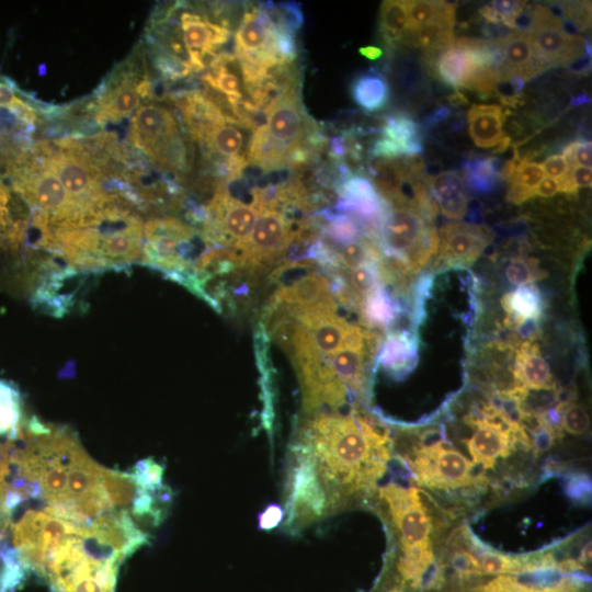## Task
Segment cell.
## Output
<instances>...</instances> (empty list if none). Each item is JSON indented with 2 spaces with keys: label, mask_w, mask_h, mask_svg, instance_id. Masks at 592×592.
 <instances>
[{
  "label": "cell",
  "mask_w": 592,
  "mask_h": 592,
  "mask_svg": "<svg viewBox=\"0 0 592 592\" xmlns=\"http://www.w3.org/2000/svg\"><path fill=\"white\" fill-rule=\"evenodd\" d=\"M134 146L160 169L182 172L186 148L172 112L160 104L141 105L133 115L129 129Z\"/></svg>",
  "instance_id": "5"
},
{
  "label": "cell",
  "mask_w": 592,
  "mask_h": 592,
  "mask_svg": "<svg viewBox=\"0 0 592 592\" xmlns=\"http://www.w3.org/2000/svg\"><path fill=\"white\" fill-rule=\"evenodd\" d=\"M417 358L415 339L403 331H391L384 340L377 363L389 374L402 376L413 368Z\"/></svg>",
  "instance_id": "22"
},
{
  "label": "cell",
  "mask_w": 592,
  "mask_h": 592,
  "mask_svg": "<svg viewBox=\"0 0 592 592\" xmlns=\"http://www.w3.org/2000/svg\"><path fill=\"white\" fill-rule=\"evenodd\" d=\"M451 115V109L446 106H441L431 113L428 118H425L426 126H435L443 119L447 118Z\"/></svg>",
  "instance_id": "46"
},
{
  "label": "cell",
  "mask_w": 592,
  "mask_h": 592,
  "mask_svg": "<svg viewBox=\"0 0 592 592\" xmlns=\"http://www.w3.org/2000/svg\"><path fill=\"white\" fill-rule=\"evenodd\" d=\"M591 65V52H588L580 60L568 66L569 70L574 73H587Z\"/></svg>",
  "instance_id": "48"
},
{
  "label": "cell",
  "mask_w": 592,
  "mask_h": 592,
  "mask_svg": "<svg viewBox=\"0 0 592 592\" xmlns=\"http://www.w3.org/2000/svg\"><path fill=\"white\" fill-rule=\"evenodd\" d=\"M540 276L543 272L537 267L534 259L517 257L512 259L505 267L506 280L515 286L532 284Z\"/></svg>",
  "instance_id": "36"
},
{
  "label": "cell",
  "mask_w": 592,
  "mask_h": 592,
  "mask_svg": "<svg viewBox=\"0 0 592 592\" xmlns=\"http://www.w3.org/2000/svg\"><path fill=\"white\" fill-rule=\"evenodd\" d=\"M503 162L497 157H471L462 168L467 185L479 193H490L500 183Z\"/></svg>",
  "instance_id": "27"
},
{
  "label": "cell",
  "mask_w": 592,
  "mask_h": 592,
  "mask_svg": "<svg viewBox=\"0 0 592 592\" xmlns=\"http://www.w3.org/2000/svg\"><path fill=\"white\" fill-rule=\"evenodd\" d=\"M358 53L369 60H377L383 56L384 50L378 46L368 45L360 47Z\"/></svg>",
  "instance_id": "49"
},
{
  "label": "cell",
  "mask_w": 592,
  "mask_h": 592,
  "mask_svg": "<svg viewBox=\"0 0 592 592\" xmlns=\"http://www.w3.org/2000/svg\"><path fill=\"white\" fill-rule=\"evenodd\" d=\"M429 192L441 213L449 219H462L467 214L468 197L465 181L457 171H444L426 178Z\"/></svg>",
  "instance_id": "18"
},
{
  "label": "cell",
  "mask_w": 592,
  "mask_h": 592,
  "mask_svg": "<svg viewBox=\"0 0 592 592\" xmlns=\"http://www.w3.org/2000/svg\"><path fill=\"white\" fill-rule=\"evenodd\" d=\"M350 92L353 101L366 112L383 110L390 96L389 84L385 76L373 68L352 79Z\"/></svg>",
  "instance_id": "23"
},
{
  "label": "cell",
  "mask_w": 592,
  "mask_h": 592,
  "mask_svg": "<svg viewBox=\"0 0 592 592\" xmlns=\"http://www.w3.org/2000/svg\"><path fill=\"white\" fill-rule=\"evenodd\" d=\"M195 230L174 217L148 220L144 225L141 263L162 271L179 282L193 271L189 254Z\"/></svg>",
  "instance_id": "6"
},
{
  "label": "cell",
  "mask_w": 592,
  "mask_h": 592,
  "mask_svg": "<svg viewBox=\"0 0 592 592\" xmlns=\"http://www.w3.org/2000/svg\"><path fill=\"white\" fill-rule=\"evenodd\" d=\"M509 114L499 104H474L467 112L469 135L477 147L498 146L506 136L503 123Z\"/></svg>",
  "instance_id": "19"
},
{
  "label": "cell",
  "mask_w": 592,
  "mask_h": 592,
  "mask_svg": "<svg viewBox=\"0 0 592 592\" xmlns=\"http://www.w3.org/2000/svg\"><path fill=\"white\" fill-rule=\"evenodd\" d=\"M501 305L506 312L505 325L516 330L527 322H537L544 311L542 295L534 283L506 293Z\"/></svg>",
  "instance_id": "21"
},
{
  "label": "cell",
  "mask_w": 592,
  "mask_h": 592,
  "mask_svg": "<svg viewBox=\"0 0 592 592\" xmlns=\"http://www.w3.org/2000/svg\"><path fill=\"white\" fill-rule=\"evenodd\" d=\"M406 7L409 36L436 20L456 23V7L445 1L410 0L406 1Z\"/></svg>",
  "instance_id": "28"
},
{
  "label": "cell",
  "mask_w": 592,
  "mask_h": 592,
  "mask_svg": "<svg viewBox=\"0 0 592 592\" xmlns=\"http://www.w3.org/2000/svg\"><path fill=\"white\" fill-rule=\"evenodd\" d=\"M235 55L237 59L253 61L266 69L282 64L274 48L273 26L259 4L243 12L235 33Z\"/></svg>",
  "instance_id": "12"
},
{
  "label": "cell",
  "mask_w": 592,
  "mask_h": 592,
  "mask_svg": "<svg viewBox=\"0 0 592 592\" xmlns=\"http://www.w3.org/2000/svg\"><path fill=\"white\" fill-rule=\"evenodd\" d=\"M526 33L537 59L546 70L556 66H570L591 52L590 41L565 33L561 20L543 4H536L531 11V25Z\"/></svg>",
  "instance_id": "7"
},
{
  "label": "cell",
  "mask_w": 592,
  "mask_h": 592,
  "mask_svg": "<svg viewBox=\"0 0 592 592\" xmlns=\"http://www.w3.org/2000/svg\"><path fill=\"white\" fill-rule=\"evenodd\" d=\"M243 143L239 126L229 122L219 124L204 141L210 153L225 159L247 157L242 155Z\"/></svg>",
  "instance_id": "32"
},
{
  "label": "cell",
  "mask_w": 592,
  "mask_h": 592,
  "mask_svg": "<svg viewBox=\"0 0 592 592\" xmlns=\"http://www.w3.org/2000/svg\"><path fill=\"white\" fill-rule=\"evenodd\" d=\"M127 474L136 487L147 491L156 492L166 486L163 483L164 466L151 457L138 460Z\"/></svg>",
  "instance_id": "35"
},
{
  "label": "cell",
  "mask_w": 592,
  "mask_h": 592,
  "mask_svg": "<svg viewBox=\"0 0 592 592\" xmlns=\"http://www.w3.org/2000/svg\"><path fill=\"white\" fill-rule=\"evenodd\" d=\"M22 428L21 391L13 383L0 378V440L15 441Z\"/></svg>",
  "instance_id": "26"
},
{
  "label": "cell",
  "mask_w": 592,
  "mask_h": 592,
  "mask_svg": "<svg viewBox=\"0 0 592 592\" xmlns=\"http://www.w3.org/2000/svg\"><path fill=\"white\" fill-rule=\"evenodd\" d=\"M378 264L371 263L362 265L352 270H346L348 272L343 274L350 289L361 303L367 295L382 285Z\"/></svg>",
  "instance_id": "34"
},
{
  "label": "cell",
  "mask_w": 592,
  "mask_h": 592,
  "mask_svg": "<svg viewBox=\"0 0 592 592\" xmlns=\"http://www.w3.org/2000/svg\"><path fill=\"white\" fill-rule=\"evenodd\" d=\"M570 167L582 166L591 168V141L577 139L568 144L561 153Z\"/></svg>",
  "instance_id": "41"
},
{
  "label": "cell",
  "mask_w": 592,
  "mask_h": 592,
  "mask_svg": "<svg viewBox=\"0 0 592 592\" xmlns=\"http://www.w3.org/2000/svg\"><path fill=\"white\" fill-rule=\"evenodd\" d=\"M138 83L126 77L106 92L100 103V119H119L134 113L140 104Z\"/></svg>",
  "instance_id": "25"
},
{
  "label": "cell",
  "mask_w": 592,
  "mask_h": 592,
  "mask_svg": "<svg viewBox=\"0 0 592 592\" xmlns=\"http://www.w3.org/2000/svg\"><path fill=\"white\" fill-rule=\"evenodd\" d=\"M544 173L559 183L569 172L570 166L561 153L547 157L542 163Z\"/></svg>",
  "instance_id": "43"
},
{
  "label": "cell",
  "mask_w": 592,
  "mask_h": 592,
  "mask_svg": "<svg viewBox=\"0 0 592 592\" xmlns=\"http://www.w3.org/2000/svg\"><path fill=\"white\" fill-rule=\"evenodd\" d=\"M544 170L540 163L531 161L524 157L520 160L510 184H515L527 192H531L535 197V189L544 178Z\"/></svg>",
  "instance_id": "37"
},
{
  "label": "cell",
  "mask_w": 592,
  "mask_h": 592,
  "mask_svg": "<svg viewBox=\"0 0 592 592\" xmlns=\"http://www.w3.org/2000/svg\"><path fill=\"white\" fill-rule=\"evenodd\" d=\"M378 246L385 257L403 262L413 275L437 253L439 234L417 209L389 204L380 224Z\"/></svg>",
  "instance_id": "4"
},
{
  "label": "cell",
  "mask_w": 592,
  "mask_h": 592,
  "mask_svg": "<svg viewBox=\"0 0 592 592\" xmlns=\"http://www.w3.org/2000/svg\"><path fill=\"white\" fill-rule=\"evenodd\" d=\"M177 104L191 136L201 143H204L219 124L226 122L204 92L183 93L178 98Z\"/></svg>",
  "instance_id": "17"
},
{
  "label": "cell",
  "mask_w": 592,
  "mask_h": 592,
  "mask_svg": "<svg viewBox=\"0 0 592 592\" xmlns=\"http://www.w3.org/2000/svg\"><path fill=\"white\" fill-rule=\"evenodd\" d=\"M570 175L577 189L591 187V183H592L591 168L582 167V166L571 167Z\"/></svg>",
  "instance_id": "44"
},
{
  "label": "cell",
  "mask_w": 592,
  "mask_h": 592,
  "mask_svg": "<svg viewBox=\"0 0 592 592\" xmlns=\"http://www.w3.org/2000/svg\"><path fill=\"white\" fill-rule=\"evenodd\" d=\"M454 27L455 23L436 20L420 27L410 36L413 44L431 57L454 43L456 38Z\"/></svg>",
  "instance_id": "30"
},
{
  "label": "cell",
  "mask_w": 592,
  "mask_h": 592,
  "mask_svg": "<svg viewBox=\"0 0 592 592\" xmlns=\"http://www.w3.org/2000/svg\"><path fill=\"white\" fill-rule=\"evenodd\" d=\"M497 41L502 52V61L497 70L499 82L512 78L526 82L546 70L537 59L526 32L514 30Z\"/></svg>",
  "instance_id": "14"
},
{
  "label": "cell",
  "mask_w": 592,
  "mask_h": 592,
  "mask_svg": "<svg viewBox=\"0 0 592 592\" xmlns=\"http://www.w3.org/2000/svg\"><path fill=\"white\" fill-rule=\"evenodd\" d=\"M558 192V183L556 180L547 177L538 183L535 189V196L553 197Z\"/></svg>",
  "instance_id": "45"
},
{
  "label": "cell",
  "mask_w": 592,
  "mask_h": 592,
  "mask_svg": "<svg viewBox=\"0 0 592 592\" xmlns=\"http://www.w3.org/2000/svg\"><path fill=\"white\" fill-rule=\"evenodd\" d=\"M378 345L367 333V343L363 346L342 348L323 356L335 375L362 403L367 405L371 398V379L368 373L369 356Z\"/></svg>",
  "instance_id": "13"
},
{
  "label": "cell",
  "mask_w": 592,
  "mask_h": 592,
  "mask_svg": "<svg viewBox=\"0 0 592 592\" xmlns=\"http://www.w3.org/2000/svg\"><path fill=\"white\" fill-rule=\"evenodd\" d=\"M45 163L88 215L94 216L111 203L102 191L99 173L80 158L71 153H57Z\"/></svg>",
  "instance_id": "10"
},
{
  "label": "cell",
  "mask_w": 592,
  "mask_h": 592,
  "mask_svg": "<svg viewBox=\"0 0 592 592\" xmlns=\"http://www.w3.org/2000/svg\"><path fill=\"white\" fill-rule=\"evenodd\" d=\"M269 300L289 307L328 311H337L338 308L331 283L319 271L309 272L288 285L277 287Z\"/></svg>",
  "instance_id": "15"
},
{
  "label": "cell",
  "mask_w": 592,
  "mask_h": 592,
  "mask_svg": "<svg viewBox=\"0 0 592 592\" xmlns=\"http://www.w3.org/2000/svg\"><path fill=\"white\" fill-rule=\"evenodd\" d=\"M513 372L521 387L530 389L554 388L549 364L542 356L538 346L531 341L523 342L516 349Z\"/></svg>",
  "instance_id": "20"
},
{
  "label": "cell",
  "mask_w": 592,
  "mask_h": 592,
  "mask_svg": "<svg viewBox=\"0 0 592 592\" xmlns=\"http://www.w3.org/2000/svg\"><path fill=\"white\" fill-rule=\"evenodd\" d=\"M498 83L496 69L491 67H479L465 83L464 88L480 94L482 98H487L496 93Z\"/></svg>",
  "instance_id": "40"
},
{
  "label": "cell",
  "mask_w": 592,
  "mask_h": 592,
  "mask_svg": "<svg viewBox=\"0 0 592 592\" xmlns=\"http://www.w3.org/2000/svg\"><path fill=\"white\" fill-rule=\"evenodd\" d=\"M380 136L392 141L403 157L422 153V134L420 125L405 113H395L385 117Z\"/></svg>",
  "instance_id": "24"
},
{
  "label": "cell",
  "mask_w": 592,
  "mask_h": 592,
  "mask_svg": "<svg viewBox=\"0 0 592 592\" xmlns=\"http://www.w3.org/2000/svg\"><path fill=\"white\" fill-rule=\"evenodd\" d=\"M478 12L486 23L494 25L500 24L499 14L491 4L482 5Z\"/></svg>",
  "instance_id": "47"
},
{
  "label": "cell",
  "mask_w": 592,
  "mask_h": 592,
  "mask_svg": "<svg viewBox=\"0 0 592 592\" xmlns=\"http://www.w3.org/2000/svg\"><path fill=\"white\" fill-rule=\"evenodd\" d=\"M261 11L275 27L283 29L296 35L304 23L299 3L296 2H262Z\"/></svg>",
  "instance_id": "33"
},
{
  "label": "cell",
  "mask_w": 592,
  "mask_h": 592,
  "mask_svg": "<svg viewBox=\"0 0 592 592\" xmlns=\"http://www.w3.org/2000/svg\"><path fill=\"white\" fill-rule=\"evenodd\" d=\"M123 558L91 544L76 531L46 555L39 576L52 592H115Z\"/></svg>",
  "instance_id": "2"
},
{
  "label": "cell",
  "mask_w": 592,
  "mask_h": 592,
  "mask_svg": "<svg viewBox=\"0 0 592 592\" xmlns=\"http://www.w3.org/2000/svg\"><path fill=\"white\" fill-rule=\"evenodd\" d=\"M360 312L363 322L374 328H387L394 322L397 314L395 304L383 285L362 300Z\"/></svg>",
  "instance_id": "31"
},
{
  "label": "cell",
  "mask_w": 592,
  "mask_h": 592,
  "mask_svg": "<svg viewBox=\"0 0 592 592\" xmlns=\"http://www.w3.org/2000/svg\"><path fill=\"white\" fill-rule=\"evenodd\" d=\"M379 31L389 47L396 46L409 36L406 0L382 2Z\"/></svg>",
  "instance_id": "29"
},
{
  "label": "cell",
  "mask_w": 592,
  "mask_h": 592,
  "mask_svg": "<svg viewBox=\"0 0 592 592\" xmlns=\"http://www.w3.org/2000/svg\"><path fill=\"white\" fill-rule=\"evenodd\" d=\"M388 433L356 410L301 413L283 480V531L299 534L363 494L384 475Z\"/></svg>",
  "instance_id": "1"
},
{
  "label": "cell",
  "mask_w": 592,
  "mask_h": 592,
  "mask_svg": "<svg viewBox=\"0 0 592 592\" xmlns=\"http://www.w3.org/2000/svg\"><path fill=\"white\" fill-rule=\"evenodd\" d=\"M284 516L283 506L271 503L258 514V527L263 531L273 530L284 521Z\"/></svg>",
  "instance_id": "42"
},
{
  "label": "cell",
  "mask_w": 592,
  "mask_h": 592,
  "mask_svg": "<svg viewBox=\"0 0 592 592\" xmlns=\"http://www.w3.org/2000/svg\"><path fill=\"white\" fill-rule=\"evenodd\" d=\"M182 41L189 54L216 53L231 36L230 30L197 13L184 11L180 15Z\"/></svg>",
  "instance_id": "16"
},
{
  "label": "cell",
  "mask_w": 592,
  "mask_h": 592,
  "mask_svg": "<svg viewBox=\"0 0 592 592\" xmlns=\"http://www.w3.org/2000/svg\"><path fill=\"white\" fill-rule=\"evenodd\" d=\"M448 102L454 106H459V105H464L468 103L466 96L459 91H456L453 94H451L448 96Z\"/></svg>",
  "instance_id": "50"
},
{
  "label": "cell",
  "mask_w": 592,
  "mask_h": 592,
  "mask_svg": "<svg viewBox=\"0 0 592 592\" xmlns=\"http://www.w3.org/2000/svg\"><path fill=\"white\" fill-rule=\"evenodd\" d=\"M378 496L398 532L402 554L431 549V523L419 491L389 482L379 489Z\"/></svg>",
  "instance_id": "8"
},
{
  "label": "cell",
  "mask_w": 592,
  "mask_h": 592,
  "mask_svg": "<svg viewBox=\"0 0 592 592\" xmlns=\"http://www.w3.org/2000/svg\"><path fill=\"white\" fill-rule=\"evenodd\" d=\"M439 267H469L493 239L491 229L483 225L451 221L440 228Z\"/></svg>",
  "instance_id": "11"
},
{
  "label": "cell",
  "mask_w": 592,
  "mask_h": 592,
  "mask_svg": "<svg viewBox=\"0 0 592 592\" xmlns=\"http://www.w3.org/2000/svg\"><path fill=\"white\" fill-rule=\"evenodd\" d=\"M410 464L418 481L431 488L457 489L468 486L474 479L471 463L441 442L418 448Z\"/></svg>",
  "instance_id": "9"
},
{
  "label": "cell",
  "mask_w": 592,
  "mask_h": 592,
  "mask_svg": "<svg viewBox=\"0 0 592 592\" xmlns=\"http://www.w3.org/2000/svg\"><path fill=\"white\" fill-rule=\"evenodd\" d=\"M560 423L567 432L579 435L588 430L590 418L587 410L580 405H561Z\"/></svg>",
  "instance_id": "39"
},
{
  "label": "cell",
  "mask_w": 592,
  "mask_h": 592,
  "mask_svg": "<svg viewBox=\"0 0 592 592\" xmlns=\"http://www.w3.org/2000/svg\"><path fill=\"white\" fill-rule=\"evenodd\" d=\"M585 566L579 560L558 563L554 558L523 571L501 573H458L474 580L463 585L458 592H590L585 576L579 570ZM464 580V579H460Z\"/></svg>",
  "instance_id": "3"
},
{
  "label": "cell",
  "mask_w": 592,
  "mask_h": 592,
  "mask_svg": "<svg viewBox=\"0 0 592 592\" xmlns=\"http://www.w3.org/2000/svg\"><path fill=\"white\" fill-rule=\"evenodd\" d=\"M588 102H590V99L588 98V95L585 93H581V94H579V95L571 99V104L573 106H579V105L588 103Z\"/></svg>",
  "instance_id": "51"
},
{
  "label": "cell",
  "mask_w": 592,
  "mask_h": 592,
  "mask_svg": "<svg viewBox=\"0 0 592 592\" xmlns=\"http://www.w3.org/2000/svg\"><path fill=\"white\" fill-rule=\"evenodd\" d=\"M0 107H7L24 123L32 124L35 115L31 106L16 96L12 84L0 81Z\"/></svg>",
  "instance_id": "38"
}]
</instances>
